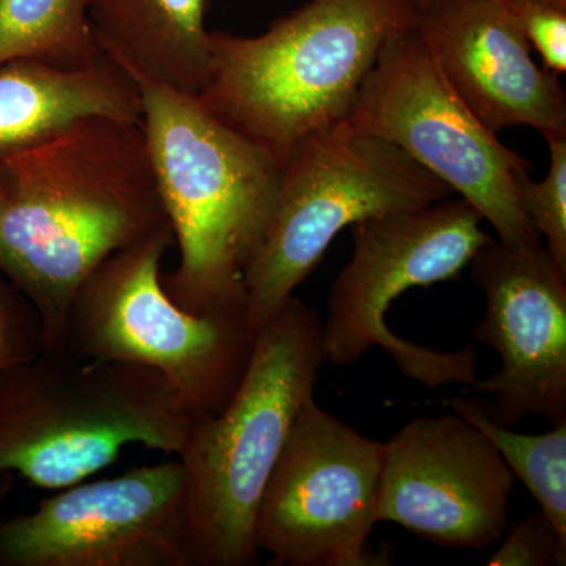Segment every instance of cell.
<instances>
[{
	"label": "cell",
	"instance_id": "d6986e66",
	"mask_svg": "<svg viewBox=\"0 0 566 566\" xmlns=\"http://www.w3.org/2000/svg\"><path fill=\"white\" fill-rule=\"evenodd\" d=\"M549 172L535 182L528 172L516 175L517 200L542 237L546 252L566 271V139L547 140Z\"/></svg>",
	"mask_w": 566,
	"mask_h": 566
},
{
	"label": "cell",
	"instance_id": "5bb4252c",
	"mask_svg": "<svg viewBox=\"0 0 566 566\" xmlns=\"http://www.w3.org/2000/svg\"><path fill=\"white\" fill-rule=\"evenodd\" d=\"M417 31L453 91L491 133L531 126L566 139V93L558 74L536 65L501 0H428Z\"/></svg>",
	"mask_w": 566,
	"mask_h": 566
},
{
	"label": "cell",
	"instance_id": "9a60e30c",
	"mask_svg": "<svg viewBox=\"0 0 566 566\" xmlns=\"http://www.w3.org/2000/svg\"><path fill=\"white\" fill-rule=\"evenodd\" d=\"M96 117L132 123L144 117L136 82L107 52L84 69L33 59L0 63V156Z\"/></svg>",
	"mask_w": 566,
	"mask_h": 566
},
{
	"label": "cell",
	"instance_id": "8992f818",
	"mask_svg": "<svg viewBox=\"0 0 566 566\" xmlns=\"http://www.w3.org/2000/svg\"><path fill=\"white\" fill-rule=\"evenodd\" d=\"M172 244L166 229L99 264L71 303L62 349L158 371L197 422L232 400L259 333L245 311L200 315L175 303L161 281Z\"/></svg>",
	"mask_w": 566,
	"mask_h": 566
},
{
	"label": "cell",
	"instance_id": "ba28073f",
	"mask_svg": "<svg viewBox=\"0 0 566 566\" xmlns=\"http://www.w3.org/2000/svg\"><path fill=\"white\" fill-rule=\"evenodd\" d=\"M482 221L471 203L449 197L353 223V256L333 283L322 323L324 360L346 367L379 346L401 374L428 389L475 382L474 349L442 353L412 344L387 326L386 315L406 290L455 281L493 238Z\"/></svg>",
	"mask_w": 566,
	"mask_h": 566
},
{
	"label": "cell",
	"instance_id": "3957f363",
	"mask_svg": "<svg viewBox=\"0 0 566 566\" xmlns=\"http://www.w3.org/2000/svg\"><path fill=\"white\" fill-rule=\"evenodd\" d=\"M416 22L412 0H308L262 35L211 31L197 98L283 164L345 120L386 44Z\"/></svg>",
	"mask_w": 566,
	"mask_h": 566
},
{
	"label": "cell",
	"instance_id": "d4e9b609",
	"mask_svg": "<svg viewBox=\"0 0 566 566\" xmlns=\"http://www.w3.org/2000/svg\"><path fill=\"white\" fill-rule=\"evenodd\" d=\"M412 2H415V3H416L417 10H419V9H420V7H423V6H424V3H427V2H428V0H412Z\"/></svg>",
	"mask_w": 566,
	"mask_h": 566
},
{
	"label": "cell",
	"instance_id": "6da1fadb",
	"mask_svg": "<svg viewBox=\"0 0 566 566\" xmlns=\"http://www.w3.org/2000/svg\"><path fill=\"white\" fill-rule=\"evenodd\" d=\"M166 229L142 123L87 118L0 156V274L35 307L48 352L93 271Z\"/></svg>",
	"mask_w": 566,
	"mask_h": 566
},
{
	"label": "cell",
	"instance_id": "e0dca14e",
	"mask_svg": "<svg viewBox=\"0 0 566 566\" xmlns=\"http://www.w3.org/2000/svg\"><path fill=\"white\" fill-rule=\"evenodd\" d=\"M91 0H0V63L33 59L63 69L102 61Z\"/></svg>",
	"mask_w": 566,
	"mask_h": 566
},
{
	"label": "cell",
	"instance_id": "5b68a950",
	"mask_svg": "<svg viewBox=\"0 0 566 566\" xmlns=\"http://www.w3.org/2000/svg\"><path fill=\"white\" fill-rule=\"evenodd\" d=\"M192 423L151 368L43 349L0 374V474L61 491L132 444L180 455Z\"/></svg>",
	"mask_w": 566,
	"mask_h": 566
},
{
	"label": "cell",
	"instance_id": "9c48e42d",
	"mask_svg": "<svg viewBox=\"0 0 566 566\" xmlns=\"http://www.w3.org/2000/svg\"><path fill=\"white\" fill-rule=\"evenodd\" d=\"M344 123L430 170L490 222L501 243L545 245L517 200L516 175L531 164L465 106L416 25L386 44Z\"/></svg>",
	"mask_w": 566,
	"mask_h": 566
},
{
	"label": "cell",
	"instance_id": "7402d4cb",
	"mask_svg": "<svg viewBox=\"0 0 566 566\" xmlns=\"http://www.w3.org/2000/svg\"><path fill=\"white\" fill-rule=\"evenodd\" d=\"M543 66L560 76L566 71V9L546 0H501Z\"/></svg>",
	"mask_w": 566,
	"mask_h": 566
},
{
	"label": "cell",
	"instance_id": "8fae6325",
	"mask_svg": "<svg viewBox=\"0 0 566 566\" xmlns=\"http://www.w3.org/2000/svg\"><path fill=\"white\" fill-rule=\"evenodd\" d=\"M180 458L76 483L0 520V566H191Z\"/></svg>",
	"mask_w": 566,
	"mask_h": 566
},
{
	"label": "cell",
	"instance_id": "7a4b0ae2",
	"mask_svg": "<svg viewBox=\"0 0 566 566\" xmlns=\"http://www.w3.org/2000/svg\"><path fill=\"white\" fill-rule=\"evenodd\" d=\"M139 88L145 139L178 264L167 294L192 314L245 311L244 274L273 219L283 164L188 95L118 63Z\"/></svg>",
	"mask_w": 566,
	"mask_h": 566
},
{
	"label": "cell",
	"instance_id": "277c9868",
	"mask_svg": "<svg viewBox=\"0 0 566 566\" xmlns=\"http://www.w3.org/2000/svg\"><path fill=\"white\" fill-rule=\"evenodd\" d=\"M324 360L322 322L292 296L256 337L251 363L219 415L192 423L180 460L188 471L191 566L259 562L255 517L297 412L314 397Z\"/></svg>",
	"mask_w": 566,
	"mask_h": 566
},
{
	"label": "cell",
	"instance_id": "52a82bcc",
	"mask_svg": "<svg viewBox=\"0 0 566 566\" xmlns=\"http://www.w3.org/2000/svg\"><path fill=\"white\" fill-rule=\"evenodd\" d=\"M452 193L397 145L344 122L308 137L283 163L273 219L245 270L249 323L260 333L346 227L420 210Z\"/></svg>",
	"mask_w": 566,
	"mask_h": 566
},
{
	"label": "cell",
	"instance_id": "ffe728a7",
	"mask_svg": "<svg viewBox=\"0 0 566 566\" xmlns=\"http://www.w3.org/2000/svg\"><path fill=\"white\" fill-rule=\"evenodd\" d=\"M504 542L488 560L491 566H565L566 539L542 512L506 524Z\"/></svg>",
	"mask_w": 566,
	"mask_h": 566
},
{
	"label": "cell",
	"instance_id": "4fadbf2b",
	"mask_svg": "<svg viewBox=\"0 0 566 566\" xmlns=\"http://www.w3.org/2000/svg\"><path fill=\"white\" fill-rule=\"evenodd\" d=\"M378 521L452 549H485L509 524L515 475L474 424L416 417L385 442Z\"/></svg>",
	"mask_w": 566,
	"mask_h": 566
},
{
	"label": "cell",
	"instance_id": "7c38bea8",
	"mask_svg": "<svg viewBox=\"0 0 566 566\" xmlns=\"http://www.w3.org/2000/svg\"><path fill=\"white\" fill-rule=\"evenodd\" d=\"M485 294L480 344L502 357L501 370L463 394L483 398L495 423L513 428L531 416L566 420V271L539 248H510L491 238L468 268Z\"/></svg>",
	"mask_w": 566,
	"mask_h": 566
},
{
	"label": "cell",
	"instance_id": "cb8c5ba5",
	"mask_svg": "<svg viewBox=\"0 0 566 566\" xmlns=\"http://www.w3.org/2000/svg\"><path fill=\"white\" fill-rule=\"evenodd\" d=\"M546 2L556 3V6L565 7L566 9V0H546Z\"/></svg>",
	"mask_w": 566,
	"mask_h": 566
},
{
	"label": "cell",
	"instance_id": "603a6c76",
	"mask_svg": "<svg viewBox=\"0 0 566 566\" xmlns=\"http://www.w3.org/2000/svg\"><path fill=\"white\" fill-rule=\"evenodd\" d=\"M11 483H13V475L0 474V506L6 502L7 495L10 493Z\"/></svg>",
	"mask_w": 566,
	"mask_h": 566
},
{
	"label": "cell",
	"instance_id": "30bf717a",
	"mask_svg": "<svg viewBox=\"0 0 566 566\" xmlns=\"http://www.w3.org/2000/svg\"><path fill=\"white\" fill-rule=\"evenodd\" d=\"M385 446L308 398L255 517V545L275 565H387L368 538L378 521Z\"/></svg>",
	"mask_w": 566,
	"mask_h": 566
},
{
	"label": "cell",
	"instance_id": "44dd1931",
	"mask_svg": "<svg viewBox=\"0 0 566 566\" xmlns=\"http://www.w3.org/2000/svg\"><path fill=\"white\" fill-rule=\"evenodd\" d=\"M44 348L43 326L31 301L0 274V374Z\"/></svg>",
	"mask_w": 566,
	"mask_h": 566
},
{
	"label": "cell",
	"instance_id": "2e32d148",
	"mask_svg": "<svg viewBox=\"0 0 566 566\" xmlns=\"http://www.w3.org/2000/svg\"><path fill=\"white\" fill-rule=\"evenodd\" d=\"M207 0H91L99 46L115 62L197 96L211 69Z\"/></svg>",
	"mask_w": 566,
	"mask_h": 566
},
{
	"label": "cell",
	"instance_id": "ac0fdd59",
	"mask_svg": "<svg viewBox=\"0 0 566 566\" xmlns=\"http://www.w3.org/2000/svg\"><path fill=\"white\" fill-rule=\"evenodd\" d=\"M447 405L453 415L490 439L513 475L523 480L539 510L566 539V420L546 433L523 434L495 423L488 416L483 398L461 394Z\"/></svg>",
	"mask_w": 566,
	"mask_h": 566
}]
</instances>
